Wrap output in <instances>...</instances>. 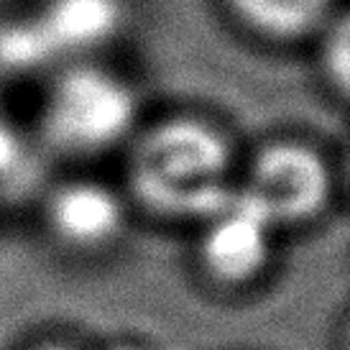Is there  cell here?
<instances>
[{
	"label": "cell",
	"mask_w": 350,
	"mask_h": 350,
	"mask_svg": "<svg viewBox=\"0 0 350 350\" xmlns=\"http://www.w3.org/2000/svg\"><path fill=\"white\" fill-rule=\"evenodd\" d=\"M33 123L49 154L90 164L123 151L144 123V107L136 82L120 69L105 59H75L46 75Z\"/></svg>",
	"instance_id": "7a4b0ae2"
},
{
	"label": "cell",
	"mask_w": 350,
	"mask_h": 350,
	"mask_svg": "<svg viewBox=\"0 0 350 350\" xmlns=\"http://www.w3.org/2000/svg\"><path fill=\"white\" fill-rule=\"evenodd\" d=\"M31 16L59 64L103 59L128 23L126 0H41Z\"/></svg>",
	"instance_id": "8992f818"
},
{
	"label": "cell",
	"mask_w": 350,
	"mask_h": 350,
	"mask_svg": "<svg viewBox=\"0 0 350 350\" xmlns=\"http://www.w3.org/2000/svg\"><path fill=\"white\" fill-rule=\"evenodd\" d=\"M21 350H88V348L82 342L67 338V335H41V338L31 340L26 348Z\"/></svg>",
	"instance_id": "8fae6325"
},
{
	"label": "cell",
	"mask_w": 350,
	"mask_h": 350,
	"mask_svg": "<svg viewBox=\"0 0 350 350\" xmlns=\"http://www.w3.org/2000/svg\"><path fill=\"white\" fill-rule=\"evenodd\" d=\"M18 138L13 131H8L5 126H0V176L8 174L10 169L16 166V159H18Z\"/></svg>",
	"instance_id": "30bf717a"
},
{
	"label": "cell",
	"mask_w": 350,
	"mask_h": 350,
	"mask_svg": "<svg viewBox=\"0 0 350 350\" xmlns=\"http://www.w3.org/2000/svg\"><path fill=\"white\" fill-rule=\"evenodd\" d=\"M133 207L123 187L90 172L51 182L39 202V225L51 248L75 261H100L126 243Z\"/></svg>",
	"instance_id": "277c9868"
},
{
	"label": "cell",
	"mask_w": 350,
	"mask_h": 350,
	"mask_svg": "<svg viewBox=\"0 0 350 350\" xmlns=\"http://www.w3.org/2000/svg\"><path fill=\"white\" fill-rule=\"evenodd\" d=\"M235 195L279 235L301 233L330 215L338 172L327 148L307 136H269L241 154Z\"/></svg>",
	"instance_id": "3957f363"
},
{
	"label": "cell",
	"mask_w": 350,
	"mask_h": 350,
	"mask_svg": "<svg viewBox=\"0 0 350 350\" xmlns=\"http://www.w3.org/2000/svg\"><path fill=\"white\" fill-rule=\"evenodd\" d=\"M245 36L266 46L310 44L340 8L338 0H220Z\"/></svg>",
	"instance_id": "52a82bcc"
},
{
	"label": "cell",
	"mask_w": 350,
	"mask_h": 350,
	"mask_svg": "<svg viewBox=\"0 0 350 350\" xmlns=\"http://www.w3.org/2000/svg\"><path fill=\"white\" fill-rule=\"evenodd\" d=\"M282 235L233 195L192 228V269L204 289L245 297L269 282L279 261Z\"/></svg>",
	"instance_id": "5b68a950"
},
{
	"label": "cell",
	"mask_w": 350,
	"mask_h": 350,
	"mask_svg": "<svg viewBox=\"0 0 350 350\" xmlns=\"http://www.w3.org/2000/svg\"><path fill=\"white\" fill-rule=\"evenodd\" d=\"M120 156L128 202L156 223L195 228L235 195L241 151L228 126L207 113L144 118Z\"/></svg>",
	"instance_id": "6da1fadb"
},
{
	"label": "cell",
	"mask_w": 350,
	"mask_h": 350,
	"mask_svg": "<svg viewBox=\"0 0 350 350\" xmlns=\"http://www.w3.org/2000/svg\"><path fill=\"white\" fill-rule=\"evenodd\" d=\"M314 44V72L330 103L345 105L350 88V21L348 10L338 8L322 31L312 39Z\"/></svg>",
	"instance_id": "9c48e42d"
},
{
	"label": "cell",
	"mask_w": 350,
	"mask_h": 350,
	"mask_svg": "<svg viewBox=\"0 0 350 350\" xmlns=\"http://www.w3.org/2000/svg\"><path fill=\"white\" fill-rule=\"evenodd\" d=\"M54 67H59V62L41 36L31 10L26 16L0 21V72L3 75L31 77L44 72L49 75Z\"/></svg>",
	"instance_id": "ba28073f"
}]
</instances>
